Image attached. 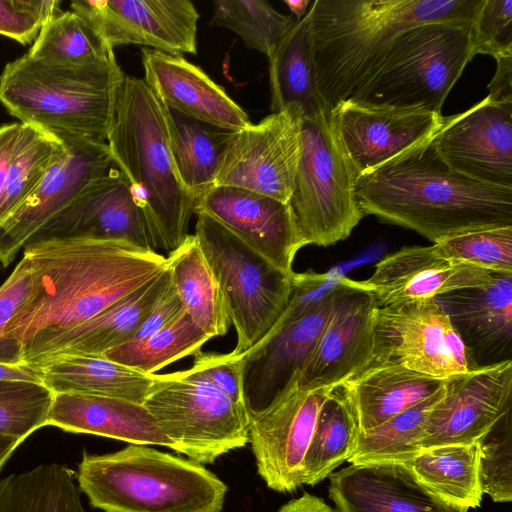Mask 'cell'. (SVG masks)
Returning a JSON list of instances; mask_svg holds the SVG:
<instances>
[{
	"mask_svg": "<svg viewBox=\"0 0 512 512\" xmlns=\"http://www.w3.org/2000/svg\"><path fill=\"white\" fill-rule=\"evenodd\" d=\"M28 365L53 393H82L139 404L155 380V374H144L104 356L61 355Z\"/></svg>",
	"mask_w": 512,
	"mask_h": 512,
	"instance_id": "cell-30",
	"label": "cell"
},
{
	"mask_svg": "<svg viewBox=\"0 0 512 512\" xmlns=\"http://www.w3.org/2000/svg\"><path fill=\"white\" fill-rule=\"evenodd\" d=\"M205 213L282 271L293 274V261L304 242L289 205L234 186H213L196 203Z\"/></svg>",
	"mask_w": 512,
	"mask_h": 512,
	"instance_id": "cell-21",
	"label": "cell"
},
{
	"mask_svg": "<svg viewBox=\"0 0 512 512\" xmlns=\"http://www.w3.org/2000/svg\"><path fill=\"white\" fill-rule=\"evenodd\" d=\"M433 246L445 258L493 273L512 274V226L459 234Z\"/></svg>",
	"mask_w": 512,
	"mask_h": 512,
	"instance_id": "cell-43",
	"label": "cell"
},
{
	"mask_svg": "<svg viewBox=\"0 0 512 512\" xmlns=\"http://www.w3.org/2000/svg\"><path fill=\"white\" fill-rule=\"evenodd\" d=\"M340 276L338 272H294L284 312L266 336L242 354L249 416L265 409L298 380L325 326Z\"/></svg>",
	"mask_w": 512,
	"mask_h": 512,
	"instance_id": "cell-8",
	"label": "cell"
},
{
	"mask_svg": "<svg viewBox=\"0 0 512 512\" xmlns=\"http://www.w3.org/2000/svg\"><path fill=\"white\" fill-rule=\"evenodd\" d=\"M141 58L143 80L167 108L231 132L252 123L222 86L182 55L142 48Z\"/></svg>",
	"mask_w": 512,
	"mask_h": 512,
	"instance_id": "cell-26",
	"label": "cell"
},
{
	"mask_svg": "<svg viewBox=\"0 0 512 512\" xmlns=\"http://www.w3.org/2000/svg\"><path fill=\"white\" fill-rule=\"evenodd\" d=\"M171 282L167 266L157 277L72 328L41 333L22 348V362L32 364L61 355L102 356L130 342Z\"/></svg>",
	"mask_w": 512,
	"mask_h": 512,
	"instance_id": "cell-24",
	"label": "cell"
},
{
	"mask_svg": "<svg viewBox=\"0 0 512 512\" xmlns=\"http://www.w3.org/2000/svg\"><path fill=\"white\" fill-rule=\"evenodd\" d=\"M70 7L113 49L134 44L197 54L200 14L189 0H74Z\"/></svg>",
	"mask_w": 512,
	"mask_h": 512,
	"instance_id": "cell-18",
	"label": "cell"
},
{
	"mask_svg": "<svg viewBox=\"0 0 512 512\" xmlns=\"http://www.w3.org/2000/svg\"><path fill=\"white\" fill-rule=\"evenodd\" d=\"M76 473L57 464H42L0 480V512H86Z\"/></svg>",
	"mask_w": 512,
	"mask_h": 512,
	"instance_id": "cell-37",
	"label": "cell"
},
{
	"mask_svg": "<svg viewBox=\"0 0 512 512\" xmlns=\"http://www.w3.org/2000/svg\"><path fill=\"white\" fill-rule=\"evenodd\" d=\"M479 480L482 493L494 502L511 501V412L480 441Z\"/></svg>",
	"mask_w": 512,
	"mask_h": 512,
	"instance_id": "cell-44",
	"label": "cell"
},
{
	"mask_svg": "<svg viewBox=\"0 0 512 512\" xmlns=\"http://www.w3.org/2000/svg\"><path fill=\"white\" fill-rule=\"evenodd\" d=\"M213 385L238 406L247 410L242 375V354L198 351L193 364Z\"/></svg>",
	"mask_w": 512,
	"mask_h": 512,
	"instance_id": "cell-48",
	"label": "cell"
},
{
	"mask_svg": "<svg viewBox=\"0 0 512 512\" xmlns=\"http://www.w3.org/2000/svg\"><path fill=\"white\" fill-rule=\"evenodd\" d=\"M64 151L65 143L59 136L22 123L0 205V222L19 206Z\"/></svg>",
	"mask_w": 512,
	"mask_h": 512,
	"instance_id": "cell-40",
	"label": "cell"
},
{
	"mask_svg": "<svg viewBox=\"0 0 512 512\" xmlns=\"http://www.w3.org/2000/svg\"><path fill=\"white\" fill-rule=\"evenodd\" d=\"M71 237L121 239L154 250L132 187L113 168L88 184L32 241Z\"/></svg>",
	"mask_w": 512,
	"mask_h": 512,
	"instance_id": "cell-23",
	"label": "cell"
},
{
	"mask_svg": "<svg viewBox=\"0 0 512 512\" xmlns=\"http://www.w3.org/2000/svg\"><path fill=\"white\" fill-rule=\"evenodd\" d=\"M25 54L44 64L66 67H95L117 62L113 48L72 10L55 13Z\"/></svg>",
	"mask_w": 512,
	"mask_h": 512,
	"instance_id": "cell-36",
	"label": "cell"
},
{
	"mask_svg": "<svg viewBox=\"0 0 512 512\" xmlns=\"http://www.w3.org/2000/svg\"><path fill=\"white\" fill-rule=\"evenodd\" d=\"M497 68L488 84L490 101L500 104H512V55L496 60Z\"/></svg>",
	"mask_w": 512,
	"mask_h": 512,
	"instance_id": "cell-51",
	"label": "cell"
},
{
	"mask_svg": "<svg viewBox=\"0 0 512 512\" xmlns=\"http://www.w3.org/2000/svg\"><path fill=\"white\" fill-rule=\"evenodd\" d=\"M445 380L398 364L372 363L342 385L355 410L359 431H367L433 396Z\"/></svg>",
	"mask_w": 512,
	"mask_h": 512,
	"instance_id": "cell-29",
	"label": "cell"
},
{
	"mask_svg": "<svg viewBox=\"0 0 512 512\" xmlns=\"http://www.w3.org/2000/svg\"><path fill=\"white\" fill-rule=\"evenodd\" d=\"M163 106L176 172L198 201L214 186L222 155L233 132Z\"/></svg>",
	"mask_w": 512,
	"mask_h": 512,
	"instance_id": "cell-33",
	"label": "cell"
},
{
	"mask_svg": "<svg viewBox=\"0 0 512 512\" xmlns=\"http://www.w3.org/2000/svg\"><path fill=\"white\" fill-rule=\"evenodd\" d=\"M495 273L441 256L433 245L406 246L383 257L373 274L357 281L379 306L425 299L484 287Z\"/></svg>",
	"mask_w": 512,
	"mask_h": 512,
	"instance_id": "cell-22",
	"label": "cell"
},
{
	"mask_svg": "<svg viewBox=\"0 0 512 512\" xmlns=\"http://www.w3.org/2000/svg\"><path fill=\"white\" fill-rule=\"evenodd\" d=\"M295 22L266 1L216 0L209 25L233 31L248 48L269 58Z\"/></svg>",
	"mask_w": 512,
	"mask_h": 512,
	"instance_id": "cell-41",
	"label": "cell"
},
{
	"mask_svg": "<svg viewBox=\"0 0 512 512\" xmlns=\"http://www.w3.org/2000/svg\"><path fill=\"white\" fill-rule=\"evenodd\" d=\"M22 123L11 122L0 125V205L6 190L10 167Z\"/></svg>",
	"mask_w": 512,
	"mask_h": 512,
	"instance_id": "cell-50",
	"label": "cell"
},
{
	"mask_svg": "<svg viewBox=\"0 0 512 512\" xmlns=\"http://www.w3.org/2000/svg\"><path fill=\"white\" fill-rule=\"evenodd\" d=\"M33 288L31 265L22 256L8 278L0 286V362L22 364V347L7 340L5 330L30 298Z\"/></svg>",
	"mask_w": 512,
	"mask_h": 512,
	"instance_id": "cell-46",
	"label": "cell"
},
{
	"mask_svg": "<svg viewBox=\"0 0 512 512\" xmlns=\"http://www.w3.org/2000/svg\"><path fill=\"white\" fill-rule=\"evenodd\" d=\"M20 443L17 438L0 433V469Z\"/></svg>",
	"mask_w": 512,
	"mask_h": 512,
	"instance_id": "cell-54",
	"label": "cell"
},
{
	"mask_svg": "<svg viewBox=\"0 0 512 512\" xmlns=\"http://www.w3.org/2000/svg\"><path fill=\"white\" fill-rule=\"evenodd\" d=\"M283 2L295 16L296 21L301 20L306 15L312 4L311 0H284Z\"/></svg>",
	"mask_w": 512,
	"mask_h": 512,
	"instance_id": "cell-55",
	"label": "cell"
},
{
	"mask_svg": "<svg viewBox=\"0 0 512 512\" xmlns=\"http://www.w3.org/2000/svg\"><path fill=\"white\" fill-rule=\"evenodd\" d=\"M0 380L41 382V379L36 370L32 366L25 363L9 364L0 362Z\"/></svg>",
	"mask_w": 512,
	"mask_h": 512,
	"instance_id": "cell-53",
	"label": "cell"
},
{
	"mask_svg": "<svg viewBox=\"0 0 512 512\" xmlns=\"http://www.w3.org/2000/svg\"><path fill=\"white\" fill-rule=\"evenodd\" d=\"M166 266L192 321L211 338L225 335L231 325L227 302L194 234L168 253Z\"/></svg>",
	"mask_w": 512,
	"mask_h": 512,
	"instance_id": "cell-32",
	"label": "cell"
},
{
	"mask_svg": "<svg viewBox=\"0 0 512 512\" xmlns=\"http://www.w3.org/2000/svg\"><path fill=\"white\" fill-rule=\"evenodd\" d=\"M483 0H314L309 8L318 91L327 106L353 97L393 39L428 22L472 24Z\"/></svg>",
	"mask_w": 512,
	"mask_h": 512,
	"instance_id": "cell-3",
	"label": "cell"
},
{
	"mask_svg": "<svg viewBox=\"0 0 512 512\" xmlns=\"http://www.w3.org/2000/svg\"><path fill=\"white\" fill-rule=\"evenodd\" d=\"M433 136L357 177L355 194L363 215L413 230L433 243L512 226V188L453 170L437 152Z\"/></svg>",
	"mask_w": 512,
	"mask_h": 512,
	"instance_id": "cell-2",
	"label": "cell"
},
{
	"mask_svg": "<svg viewBox=\"0 0 512 512\" xmlns=\"http://www.w3.org/2000/svg\"><path fill=\"white\" fill-rule=\"evenodd\" d=\"M268 61L272 113L289 105L300 106L304 117L330 109L317 88L310 10L295 22Z\"/></svg>",
	"mask_w": 512,
	"mask_h": 512,
	"instance_id": "cell-31",
	"label": "cell"
},
{
	"mask_svg": "<svg viewBox=\"0 0 512 512\" xmlns=\"http://www.w3.org/2000/svg\"><path fill=\"white\" fill-rule=\"evenodd\" d=\"M480 442L421 449L407 464L417 479L443 500L464 508L480 506Z\"/></svg>",
	"mask_w": 512,
	"mask_h": 512,
	"instance_id": "cell-34",
	"label": "cell"
},
{
	"mask_svg": "<svg viewBox=\"0 0 512 512\" xmlns=\"http://www.w3.org/2000/svg\"><path fill=\"white\" fill-rule=\"evenodd\" d=\"M444 387L426 400L404 410L377 427L359 431L351 464L407 463L420 451L419 443L431 409L443 397Z\"/></svg>",
	"mask_w": 512,
	"mask_h": 512,
	"instance_id": "cell-38",
	"label": "cell"
},
{
	"mask_svg": "<svg viewBox=\"0 0 512 512\" xmlns=\"http://www.w3.org/2000/svg\"><path fill=\"white\" fill-rule=\"evenodd\" d=\"M511 401L512 360L447 378L443 397L427 417L420 450L480 442L511 412Z\"/></svg>",
	"mask_w": 512,
	"mask_h": 512,
	"instance_id": "cell-17",
	"label": "cell"
},
{
	"mask_svg": "<svg viewBox=\"0 0 512 512\" xmlns=\"http://www.w3.org/2000/svg\"><path fill=\"white\" fill-rule=\"evenodd\" d=\"M125 76L117 62L66 67L23 54L0 74V104L20 123L107 142Z\"/></svg>",
	"mask_w": 512,
	"mask_h": 512,
	"instance_id": "cell-6",
	"label": "cell"
},
{
	"mask_svg": "<svg viewBox=\"0 0 512 512\" xmlns=\"http://www.w3.org/2000/svg\"><path fill=\"white\" fill-rule=\"evenodd\" d=\"M332 387L303 389L297 380L265 409L249 416V442L257 472L277 492L302 485L303 460L320 409Z\"/></svg>",
	"mask_w": 512,
	"mask_h": 512,
	"instance_id": "cell-15",
	"label": "cell"
},
{
	"mask_svg": "<svg viewBox=\"0 0 512 512\" xmlns=\"http://www.w3.org/2000/svg\"><path fill=\"white\" fill-rule=\"evenodd\" d=\"M144 407L174 451L207 464L249 442V413L191 367L155 374Z\"/></svg>",
	"mask_w": 512,
	"mask_h": 512,
	"instance_id": "cell-10",
	"label": "cell"
},
{
	"mask_svg": "<svg viewBox=\"0 0 512 512\" xmlns=\"http://www.w3.org/2000/svg\"><path fill=\"white\" fill-rule=\"evenodd\" d=\"M23 255L31 265L33 288L4 333L22 348L38 334L89 320L166 269L163 255L121 239L35 240Z\"/></svg>",
	"mask_w": 512,
	"mask_h": 512,
	"instance_id": "cell-1",
	"label": "cell"
},
{
	"mask_svg": "<svg viewBox=\"0 0 512 512\" xmlns=\"http://www.w3.org/2000/svg\"><path fill=\"white\" fill-rule=\"evenodd\" d=\"M471 30L473 56L512 55V0H483Z\"/></svg>",
	"mask_w": 512,
	"mask_h": 512,
	"instance_id": "cell-45",
	"label": "cell"
},
{
	"mask_svg": "<svg viewBox=\"0 0 512 512\" xmlns=\"http://www.w3.org/2000/svg\"><path fill=\"white\" fill-rule=\"evenodd\" d=\"M64 153L37 186L0 222V263L7 267L58 213L96 178L106 174L113 159L107 142L57 135Z\"/></svg>",
	"mask_w": 512,
	"mask_h": 512,
	"instance_id": "cell-14",
	"label": "cell"
},
{
	"mask_svg": "<svg viewBox=\"0 0 512 512\" xmlns=\"http://www.w3.org/2000/svg\"><path fill=\"white\" fill-rule=\"evenodd\" d=\"M183 304L172 284V280L150 311L141 326L137 329L130 342L139 341L172 325L184 314Z\"/></svg>",
	"mask_w": 512,
	"mask_h": 512,
	"instance_id": "cell-49",
	"label": "cell"
},
{
	"mask_svg": "<svg viewBox=\"0 0 512 512\" xmlns=\"http://www.w3.org/2000/svg\"><path fill=\"white\" fill-rule=\"evenodd\" d=\"M378 303L356 280L340 276L331 310L297 384L317 389L343 384L373 363Z\"/></svg>",
	"mask_w": 512,
	"mask_h": 512,
	"instance_id": "cell-16",
	"label": "cell"
},
{
	"mask_svg": "<svg viewBox=\"0 0 512 512\" xmlns=\"http://www.w3.org/2000/svg\"><path fill=\"white\" fill-rule=\"evenodd\" d=\"M53 392L41 382L0 380V433L21 443L46 426Z\"/></svg>",
	"mask_w": 512,
	"mask_h": 512,
	"instance_id": "cell-42",
	"label": "cell"
},
{
	"mask_svg": "<svg viewBox=\"0 0 512 512\" xmlns=\"http://www.w3.org/2000/svg\"><path fill=\"white\" fill-rule=\"evenodd\" d=\"M339 141L357 177L433 136L443 116L423 108L377 106L352 100L331 109Z\"/></svg>",
	"mask_w": 512,
	"mask_h": 512,
	"instance_id": "cell-20",
	"label": "cell"
},
{
	"mask_svg": "<svg viewBox=\"0 0 512 512\" xmlns=\"http://www.w3.org/2000/svg\"><path fill=\"white\" fill-rule=\"evenodd\" d=\"M303 117L300 106L289 105L233 132L214 186L240 187L288 203L301 156Z\"/></svg>",
	"mask_w": 512,
	"mask_h": 512,
	"instance_id": "cell-13",
	"label": "cell"
},
{
	"mask_svg": "<svg viewBox=\"0 0 512 512\" xmlns=\"http://www.w3.org/2000/svg\"><path fill=\"white\" fill-rule=\"evenodd\" d=\"M329 479L338 512H468L430 491L407 463L351 464Z\"/></svg>",
	"mask_w": 512,
	"mask_h": 512,
	"instance_id": "cell-25",
	"label": "cell"
},
{
	"mask_svg": "<svg viewBox=\"0 0 512 512\" xmlns=\"http://www.w3.org/2000/svg\"><path fill=\"white\" fill-rule=\"evenodd\" d=\"M357 176L335 131L331 109L303 117L301 156L289 205L304 245L346 239L363 218Z\"/></svg>",
	"mask_w": 512,
	"mask_h": 512,
	"instance_id": "cell-9",
	"label": "cell"
},
{
	"mask_svg": "<svg viewBox=\"0 0 512 512\" xmlns=\"http://www.w3.org/2000/svg\"><path fill=\"white\" fill-rule=\"evenodd\" d=\"M59 0H0V35L32 44L43 25L60 10Z\"/></svg>",
	"mask_w": 512,
	"mask_h": 512,
	"instance_id": "cell-47",
	"label": "cell"
},
{
	"mask_svg": "<svg viewBox=\"0 0 512 512\" xmlns=\"http://www.w3.org/2000/svg\"><path fill=\"white\" fill-rule=\"evenodd\" d=\"M76 478L90 504L105 512H220L228 491L200 463L141 444L84 452Z\"/></svg>",
	"mask_w": 512,
	"mask_h": 512,
	"instance_id": "cell-5",
	"label": "cell"
},
{
	"mask_svg": "<svg viewBox=\"0 0 512 512\" xmlns=\"http://www.w3.org/2000/svg\"><path fill=\"white\" fill-rule=\"evenodd\" d=\"M359 434L353 405L342 384L324 401L302 465V485H315L347 461Z\"/></svg>",
	"mask_w": 512,
	"mask_h": 512,
	"instance_id": "cell-35",
	"label": "cell"
},
{
	"mask_svg": "<svg viewBox=\"0 0 512 512\" xmlns=\"http://www.w3.org/2000/svg\"><path fill=\"white\" fill-rule=\"evenodd\" d=\"M373 363L398 364L447 379L478 366L434 299L378 306Z\"/></svg>",
	"mask_w": 512,
	"mask_h": 512,
	"instance_id": "cell-12",
	"label": "cell"
},
{
	"mask_svg": "<svg viewBox=\"0 0 512 512\" xmlns=\"http://www.w3.org/2000/svg\"><path fill=\"white\" fill-rule=\"evenodd\" d=\"M210 339L185 313L175 323L148 338L125 343L102 356L144 374H155L179 359L193 356Z\"/></svg>",
	"mask_w": 512,
	"mask_h": 512,
	"instance_id": "cell-39",
	"label": "cell"
},
{
	"mask_svg": "<svg viewBox=\"0 0 512 512\" xmlns=\"http://www.w3.org/2000/svg\"><path fill=\"white\" fill-rule=\"evenodd\" d=\"M476 366L511 360L512 274L495 273L484 287L434 298Z\"/></svg>",
	"mask_w": 512,
	"mask_h": 512,
	"instance_id": "cell-27",
	"label": "cell"
},
{
	"mask_svg": "<svg viewBox=\"0 0 512 512\" xmlns=\"http://www.w3.org/2000/svg\"><path fill=\"white\" fill-rule=\"evenodd\" d=\"M107 144L132 187L152 248L173 251L188 235L197 199L176 172L164 106L143 79L125 76Z\"/></svg>",
	"mask_w": 512,
	"mask_h": 512,
	"instance_id": "cell-4",
	"label": "cell"
},
{
	"mask_svg": "<svg viewBox=\"0 0 512 512\" xmlns=\"http://www.w3.org/2000/svg\"><path fill=\"white\" fill-rule=\"evenodd\" d=\"M278 512H338L327 505L323 499L304 493L283 505Z\"/></svg>",
	"mask_w": 512,
	"mask_h": 512,
	"instance_id": "cell-52",
	"label": "cell"
},
{
	"mask_svg": "<svg viewBox=\"0 0 512 512\" xmlns=\"http://www.w3.org/2000/svg\"><path fill=\"white\" fill-rule=\"evenodd\" d=\"M196 215L194 235L223 291L236 330L232 352L243 354L266 336L284 312L294 273L276 267L209 215Z\"/></svg>",
	"mask_w": 512,
	"mask_h": 512,
	"instance_id": "cell-11",
	"label": "cell"
},
{
	"mask_svg": "<svg viewBox=\"0 0 512 512\" xmlns=\"http://www.w3.org/2000/svg\"><path fill=\"white\" fill-rule=\"evenodd\" d=\"M46 425L66 432L100 435L130 444L174 450L143 404L82 393H53Z\"/></svg>",
	"mask_w": 512,
	"mask_h": 512,
	"instance_id": "cell-28",
	"label": "cell"
},
{
	"mask_svg": "<svg viewBox=\"0 0 512 512\" xmlns=\"http://www.w3.org/2000/svg\"><path fill=\"white\" fill-rule=\"evenodd\" d=\"M471 26L428 22L405 29L390 43L370 79L348 100L441 114L450 90L474 57Z\"/></svg>",
	"mask_w": 512,
	"mask_h": 512,
	"instance_id": "cell-7",
	"label": "cell"
},
{
	"mask_svg": "<svg viewBox=\"0 0 512 512\" xmlns=\"http://www.w3.org/2000/svg\"><path fill=\"white\" fill-rule=\"evenodd\" d=\"M433 143L453 170L512 188V104L485 97L462 113L443 117Z\"/></svg>",
	"mask_w": 512,
	"mask_h": 512,
	"instance_id": "cell-19",
	"label": "cell"
}]
</instances>
